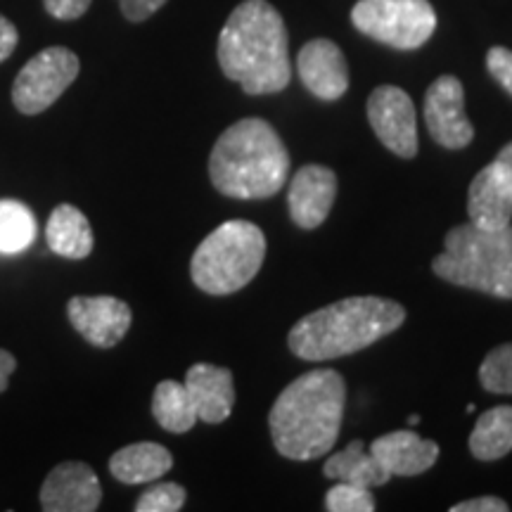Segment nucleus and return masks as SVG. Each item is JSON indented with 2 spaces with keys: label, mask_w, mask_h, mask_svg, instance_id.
Wrapping results in <instances>:
<instances>
[{
  "label": "nucleus",
  "mask_w": 512,
  "mask_h": 512,
  "mask_svg": "<svg viewBox=\"0 0 512 512\" xmlns=\"http://www.w3.org/2000/svg\"><path fill=\"white\" fill-rule=\"evenodd\" d=\"M219 64L223 74L249 95L287 88L292 76L290 43L280 12L266 0L240 3L221 29Z\"/></svg>",
  "instance_id": "f257e3e1"
},
{
  "label": "nucleus",
  "mask_w": 512,
  "mask_h": 512,
  "mask_svg": "<svg viewBox=\"0 0 512 512\" xmlns=\"http://www.w3.org/2000/svg\"><path fill=\"white\" fill-rule=\"evenodd\" d=\"M347 403V384L337 370H309L275 399L268 427L280 456L316 460L335 446Z\"/></svg>",
  "instance_id": "f03ea898"
},
{
  "label": "nucleus",
  "mask_w": 512,
  "mask_h": 512,
  "mask_svg": "<svg viewBox=\"0 0 512 512\" xmlns=\"http://www.w3.org/2000/svg\"><path fill=\"white\" fill-rule=\"evenodd\" d=\"M406 323V309L394 299L347 297L294 323L287 347L304 361H332L380 342Z\"/></svg>",
  "instance_id": "7ed1b4c3"
},
{
  "label": "nucleus",
  "mask_w": 512,
  "mask_h": 512,
  "mask_svg": "<svg viewBox=\"0 0 512 512\" xmlns=\"http://www.w3.org/2000/svg\"><path fill=\"white\" fill-rule=\"evenodd\" d=\"M209 176L221 195L266 200L290 176V152L275 128L259 117L240 119L221 133L209 157Z\"/></svg>",
  "instance_id": "20e7f679"
},
{
  "label": "nucleus",
  "mask_w": 512,
  "mask_h": 512,
  "mask_svg": "<svg viewBox=\"0 0 512 512\" xmlns=\"http://www.w3.org/2000/svg\"><path fill=\"white\" fill-rule=\"evenodd\" d=\"M432 268L451 285L512 299V226L482 230L465 223L448 230Z\"/></svg>",
  "instance_id": "39448f33"
},
{
  "label": "nucleus",
  "mask_w": 512,
  "mask_h": 512,
  "mask_svg": "<svg viewBox=\"0 0 512 512\" xmlns=\"http://www.w3.org/2000/svg\"><path fill=\"white\" fill-rule=\"evenodd\" d=\"M264 256V230L249 221H226L211 230L192 254V283L214 297L233 294L252 283Z\"/></svg>",
  "instance_id": "423d86ee"
},
{
  "label": "nucleus",
  "mask_w": 512,
  "mask_h": 512,
  "mask_svg": "<svg viewBox=\"0 0 512 512\" xmlns=\"http://www.w3.org/2000/svg\"><path fill=\"white\" fill-rule=\"evenodd\" d=\"M354 27L377 43L396 50H415L437 29L430 0H358L351 10Z\"/></svg>",
  "instance_id": "0eeeda50"
},
{
  "label": "nucleus",
  "mask_w": 512,
  "mask_h": 512,
  "mask_svg": "<svg viewBox=\"0 0 512 512\" xmlns=\"http://www.w3.org/2000/svg\"><path fill=\"white\" fill-rule=\"evenodd\" d=\"M81 62L69 48L53 46L41 50L24 64L12 86V102L22 114L46 112L79 76Z\"/></svg>",
  "instance_id": "6e6552de"
},
{
  "label": "nucleus",
  "mask_w": 512,
  "mask_h": 512,
  "mask_svg": "<svg viewBox=\"0 0 512 512\" xmlns=\"http://www.w3.org/2000/svg\"><path fill=\"white\" fill-rule=\"evenodd\" d=\"M368 119L380 143L396 157L418 155V117L411 95L399 86H380L368 98Z\"/></svg>",
  "instance_id": "1a4fd4ad"
},
{
  "label": "nucleus",
  "mask_w": 512,
  "mask_h": 512,
  "mask_svg": "<svg viewBox=\"0 0 512 512\" xmlns=\"http://www.w3.org/2000/svg\"><path fill=\"white\" fill-rule=\"evenodd\" d=\"M425 124L434 143L448 150H463L475 138V128L465 114V91L456 76L444 74L427 88Z\"/></svg>",
  "instance_id": "9d476101"
},
{
  "label": "nucleus",
  "mask_w": 512,
  "mask_h": 512,
  "mask_svg": "<svg viewBox=\"0 0 512 512\" xmlns=\"http://www.w3.org/2000/svg\"><path fill=\"white\" fill-rule=\"evenodd\" d=\"M69 323L98 349L117 347L131 328V306L117 297H74L67 304Z\"/></svg>",
  "instance_id": "9b49d317"
},
{
  "label": "nucleus",
  "mask_w": 512,
  "mask_h": 512,
  "mask_svg": "<svg viewBox=\"0 0 512 512\" xmlns=\"http://www.w3.org/2000/svg\"><path fill=\"white\" fill-rule=\"evenodd\" d=\"M100 479L91 465L67 460L46 477L41 489V508L46 512H93L100 508Z\"/></svg>",
  "instance_id": "f8f14e48"
},
{
  "label": "nucleus",
  "mask_w": 512,
  "mask_h": 512,
  "mask_svg": "<svg viewBox=\"0 0 512 512\" xmlns=\"http://www.w3.org/2000/svg\"><path fill=\"white\" fill-rule=\"evenodd\" d=\"M297 72L306 91L318 100L335 102L349 88L347 57L328 38H313L299 50Z\"/></svg>",
  "instance_id": "ddd939ff"
},
{
  "label": "nucleus",
  "mask_w": 512,
  "mask_h": 512,
  "mask_svg": "<svg viewBox=\"0 0 512 512\" xmlns=\"http://www.w3.org/2000/svg\"><path fill=\"white\" fill-rule=\"evenodd\" d=\"M337 197V176L328 166L306 164L292 176L287 209L299 228L313 230L328 219Z\"/></svg>",
  "instance_id": "4468645a"
},
{
  "label": "nucleus",
  "mask_w": 512,
  "mask_h": 512,
  "mask_svg": "<svg viewBox=\"0 0 512 512\" xmlns=\"http://www.w3.org/2000/svg\"><path fill=\"white\" fill-rule=\"evenodd\" d=\"M185 389H188L197 418L207 425H219L233 413L235 382L228 368L195 363L185 375Z\"/></svg>",
  "instance_id": "2eb2a0df"
},
{
  "label": "nucleus",
  "mask_w": 512,
  "mask_h": 512,
  "mask_svg": "<svg viewBox=\"0 0 512 512\" xmlns=\"http://www.w3.org/2000/svg\"><path fill=\"white\" fill-rule=\"evenodd\" d=\"M370 453L392 477H415L437 463L439 446L411 430H399L377 437L370 444Z\"/></svg>",
  "instance_id": "dca6fc26"
},
{
  "label": "nucleus",
  "mask_w": 512,
  "mask_h": 512,
  "mask_svg": "<svg viewBox=\"0 0 512 512\" xmlns=\"http://www.w3.org/2000/svg\"><path fill=\"white\" fill-rule=\"evenodd\" d=\"M467 214L472 226L482 230H501L512 219V185L505 181L494 162L472 178L467 195Z\"/></svg>",
  "instance_id": "f3484780"
},
{
  "label": "nucleus",
  "mask_w": 512,
  "mask_h": 512,
  "mask_svg": "<svg viewBox=\"0 0 512 512\" xmlns=\"http://www.w3.org/2000/svg\"><path fill=\"white\" fill-rule=\"evenodd\" d=\"M174 465V456L155 441L128 444L110 458L112 477L121 484H147L157 482Z\"/></svg>",
  "instance_id": "a211bd4d"
},
{
  "label": "nucleus",
  "mask_w": 512,
  "mask_h": 512,
  "mask_svg": "<svg viewBox=\"0 0 512 512\" xmlns=\"http://www.w3.org/2000/svg\"><path fill=\"white\" fill-rule=\"evenodd\" d=\"M48 247L64 259H86L93 252V230L86 214L74 204H60L46 226Z\"/></svg>",
  "instance_id": "6ab92c4d"
},
{
  "label": "nucleus",
  "mask_w": 512,
  "mask_h": 512,
  "mask_svg": "<svg viewBox=\"0 0 512 512\" xmlns=\"http://www.w3.org/2000/svg\"><path fill=\"white\" fill-rule=\"evenodd\" d=\"M323 475L328 479H337V482H349L356 486H382L387 484L392 475L377 463L370 448H366L363 441H351L344 451L335 453L323 465Z\"/></svg>",
  "instance_id": "aec40b11"
},
{
  "label": "nucleus",
  "mask_w": 512,
  "mask_h": 512,
  "mask_svg": "<svg viewBox=\"0 0 512 512\" xmlns=\"http://www.w3.org/2000/svg\"><path fill=\"white\" fill-rule=\"evenodd\" d=\"M470 451L484 463L508 456L512 451V406H496L479 415L470 434Z\"/></svg>",
  "instance_id": "412c9836"
},
{
  "label": "nucleus",
  "mask_w": 512,
  "mask_h": 512,
  "mask_svg": "<svg viewBox=\"0 0 512 512\" xmlns=\"http://www.w3.org/2000/svg\"><path fill=\"white\" fill-rule=\"evenodd\" d=\"M152 415H155L162 430L174 434L190 432L195 422L200 420L195 406H192L188 389L176 380H164L157 384L155 396H152Z\"/></svg>",
  "instance_id": "4be33fe9"
},
{
  "label": "nucleus",
  "mask_w": 512,
  "mask_h": 512,
  "mask_svg": "<svg viewBox=\"0 0 512 512\" xmlns=\"http://www.w3.org/2000/svg\"><path fill=\"white\" fill-rule=\"evenodd\" d=\"M36 238V219L27 204L0 200V254L24 252Z\"/></svg>",
  "instance_id": "5701e85b"
},
{
  "label": "nucleus",
  "mask_w": 512,
  "mask_h": 512,
  "mask_svg": "<svg viewBox=\"0 0 512 512\" xmlns=\"http://www.w3.org/2000/svg\"><path fill=\"white\" fill-rule=\"evenodd\" d=\"M479 382L491 394H512V344L491 349L479 366Z\"/></svg>",
  "instance_id": "b1692460"
},
{
  "label": "nucleus",
  "mask_w": 512,
  "mask_h": 512,
  "mask_svg": "<svg viewBox=\"0 0 512 512\" xmlns=\"http://www.w3.org/2000/svg\"><path fill=\"white\" fill-rule=\"evenodd\" d=\"M325 508L330 512H373L375 498L368 486L339 482L325 494Z\"/></svg>",
  "instance_id": "393cba45"
},
{
  "label": "nucleus",
  "mask_w": 512,
  "mask_h": 512,
  "mask_svg": "<svg viewBox=\"0 0 512 512\" xmlns=\"http://www.w3.org/2000/svg\"><path fill=\"white\" fill-rule=\"evenodd\" d=\"M185 489L176 482L155 484L136 501V512H178L185 505Z\"/></svg>",
  "instance_id": "a878e982"
},
{
  "label": "nucleus",
  "mask_w": 512,
  "mask_h": 512,
  "mask_svg": "<svg viewBox=\"0 0 512 512\" xmlns=\"http://www.w3.org/2000/svg\"><path fill=\"white\" fill-rule=\"evenodd\" d=\"M486 69L498 81V86L512 95V50L503 46L491 48L486 53Z\"/></svg>",
  "instance_id": "bb28decb"
},
{
  "label": "nucleus",
  "mask_w": 512,
  "mask_h": 512,
  "mask_svg": "<svg viewBox=\"0 0 512 512\" xmlns=\"http://www.w3.org/2000/svg\"><path fill=\"white\" fill-rule=\"evenodd\" d=\"M46 3V10L55 19H64V22H72V19H79L86 15V10L91 8L93 0H43Z\"/></svg>",
  "instance_id": "cd10ccee"
},
{
  "label": "nucleus",
  "mask_w": 512,
  "mask_h": 512,
  "mask_svg": "<svg viewBox=\"0 0 512 512\" xmlns=\"http://www.w3.org/2000/svg\"><path fill=\"white\" fill-rule=\"evenodd\" d=\"M166 0H119L121 12L128 22H145L147 17L155 15L157 10L164 8Z\"/></svg>",
  "instance_id": "c85d7f7f"
},
{
  "label": "nucleus",
  "mask_w": 512,
  "mask_h": 512,
  "mask_svg": "<svg viewBox=\"0 0 512 512\" xmlns=\"http://www.w3.org/2000/svg\"><path fill=\"white\" fill-rule=\"evenodd\" d=\"M510 505L498 496H479L470 498V501L456 503L451 512H508Z\"/></svg>",
  "instance_id": "c756f323"
},
{
  "label": "nucleus",
  "mask_w": 512,
  "mask_h": 512,
  "mask_svg": "<svg viewBox=\"0 0 512 512\" xmlns=\"http://www.w3.org/2000/svg\"><path fill=\"white\" fill-rule=\"evenodd\" d=\"M17 41H19V34L15 24H12L8 17L0 15V62H5L12 53H15Z\"/></svg>",
  "instance_id": "7c9ffc66"
},
{
  "label": "nucleus",
  "mask_w": 512,
  "mask_h": 512,
  "mask_svg": "<svg viewBox=\"0 0 512 512\" xmlns=\"http://www.w3.org/2000/svg\"><path fill=\"white\" fill-rule=\"evenodd\" d=\"M15 368H17L15 356H12L10 351L0 349V392H5V389H8L10 375L15 373Z\"/></svg>",
  "instance_id": "2f4dec72"
},
{
  "label": "nucleus",
  "mask_w": 512,
  "mask_h": 512,
  "mask_svg": "<svg viewBox=\"0 0 512 512\" xmlns=\"http://www.w3.org/2000/svg\"><path fill=\"white\" fill-rule=\"evenodd\" d=\"M494 166L501 171L505 181L512 185V143H508L501 152H498V157L494 159Z\"/></svg>",
  "instance_id": "473e14b6"
},
{
  "label": "nucleus",
  "mask_w": 512,
  "mask_h": 512,
  "mask_svg": "<svg viewBox=\"0 0 512 512\" xmlns=\"http://www.w3.org/2000/svg\"><path fill=\"white\" fill-rule=\"evenodd\" d=\"M408 422H411V425H418V422H420V415H411V418H408Z\"/></svg>",
  "instance_id": "72a5a7b5"
}]
</instances>
